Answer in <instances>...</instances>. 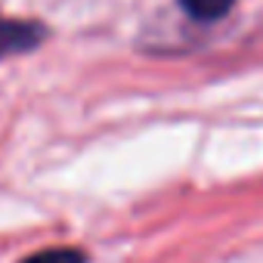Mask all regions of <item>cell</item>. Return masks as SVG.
<instances>
[{"mask_svg":"<svg viewBox=\"0 0 263 263\" xmlns=\"http://www.w3.org/2000/svg\"><path fill=\"white\" fill-rule=\"evenodd\" d=\"M235 4H238V0H180V7H183L192 19H198V22H217V19H223Z\"/></svg>","mask_w":263,"mask_h":263,"instance_id":"2","label":"cell"},{"mask_svg":"<svg viewBox=\"0 0 263 263\" xmlns=\"http://www.w3.org/2000/svg\"><path fill=\"white\" fill-rule=\"evenodd\" d=\"M44 37H47V31L37 22L0 19V59H4V56H16V53H28Z\"/></svg>","mask_w":263,"mask_h":263,"instance_id":"1","label":"cell"},{"mask_svg":"<svg viewBox=\"0 0 263 263\" xmlns=\"http://www.w3.org/2000/svg\"><path fill=\"white\" fill-rule=\"evenodd\" d=\"M22 263H87V257L74 248H47V251L25 257Z\"/></svg>","mask_w":263,"mask_h":263,"instance_id":"3","label":"cell"}]
</instances>
